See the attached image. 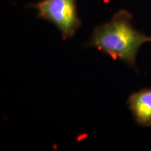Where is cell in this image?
Instances as JSON below:
<instances>
[{"label": "cell", "instance_id": "1", "mask_svg": "<svg viewBox=\"0 0 151 151\" xmlns=\"http://www.w3.org/2000/svg\"><path fill=\"white\" fill-rule=\"evenodd\" d=\"M132 20L129 11H119L110 21L94 28L86 46L97 48L113 60H120L137 69L138 52L143 43L151 42V37L136 29Z\"/></svg>", "mask_w": 151, "mask_h": 151}, {"label": "cell", "instance_id": "2", "mask_svg": "<svg viewBox=\"0 0 151 151\" xmlns=\"http://www.w3.org/2000/svg\"><path fill=\"white\" fill-rule=\"evenodd\" d=\"M30 7L37 11L38 18L55 25L63 40L72 38L82 24L76 0H41Z\"/></svg>", "mask_w": 151, "mask_h": 151}, {"label": "cell", "instance_id": "3", "mask_svg": "<svg viewBox=\"0 0 151 151\" xmlns=\"http://www.w3.org/2000/svg\"><path fill=\"white\" fill-rule=\"evenodd\" d=\"M127 104L137 124L143 127L151 126V88H143L132 93Z\"/></svg>", "mask_w": 151, "mask_h": 151}]
</instances>
